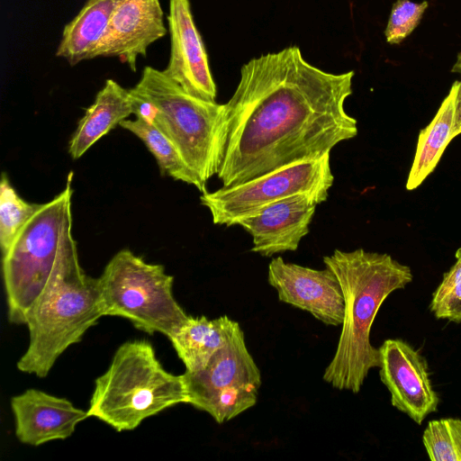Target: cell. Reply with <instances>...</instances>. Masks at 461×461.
<instances>
[{"label":"cell","mask_w":461,"mask_h":461,"mask_svg":"<svg viewBox=\"0 0 461 461\" xmlns=\"http://www.w3.org/2000/svg\"><path fill=\"white\" fill-rule=\"evenodd\" d=\"M187 402L184 375L167 372L149 340L132 339L117 348L107 370L95 379L87 413L122 432Z\"/></svg>","instance_id":"277c9868"},{"label":"cell","mask_w":461,"mask_h":461,"mask_svg":"<svg viewBox=\"0 0 461 461\" xmlns=\"http://www.w3.org/2000/svg\"><path fill=\"white\" fill-rule=\"evenodd\" d=\"M170 55L163 72L189 95L215 102L217 89L189 0H169Z\"/></svg>","instance_id":"7c38bea8"},{"label":"cell","mask_w":461,"mask_h":461,"mask_svg":"<svg viewBox=\"0 0 461 461\" xmlns=\"http://www.w3.org/2000/svg\"><path fill=\"white\" fill-rule=\"evenodd\" d=\"M318 199L302 194L286 197L262 207L240 219L241 226L252 237L251 251L269 258L295 251L310 230Z\"/></svg>","instance_id":"5bb4252c"},{"label":"cell","mask_w":461,"mask_h":461,"mask_svg":"<svg viewBox=\"0 0 461 461\" xmlns=\"http://www.w3.org/2000/svg\"><path fill=\"white\" fill-rule=\"evenodd\" d=\"M167 32L159 0H120L91 59L117 57L135 72L138 58Z\"/></svg>","instance_id":"4fadbf2b"},{"label":"cell","mask_w":461,"mask_h":461,"mask_svg":"<svg viewBox=\"0 0 461 461\" xmlns=\"http://www.w3.org/2000/svg\"><path fill=\"white\" fill-rule=\"evenodd\" d=\"M73 172L64 189L42 203L2 254L7 318L24 325L25 316L50 277L60 246L72 232Z\"/></svg>","instance_id":"8992f818"},{"label":"cell","mask_w":461,"mask_h":461,"mask_svg":"<svg viewBox=\"0 0 461 461\" xmlns=\"http://www.w3.org/2000/svg\"><path fill=\"white\" fill-rule=\"evenodd\" d=\"M461 134V80H456L429 124L420 131L406 188L420 186L432 173L448 143Z\"/></svg>","instance_id":"2e32d148"},{"label":"cell","mask_w":461,"mask_h":461,"mask_svg":"<svg viewBox=\"0 0 461 461\" xmlns=\"http://www.w3.org/2000/svg\"><path fill=\"white\" fill-rule=\"evenodd\" d=\"M188 404L221 424L253 407L261 385L260 371L240 328L203 369L184 374Z\"/></svg>","instance_id":"9c48e42d"},{"label":"cell","mask_w":461,"mask_h":461,"mask_svg":"<svg viewBox=\"0 0 461 461\" xmlns=\"http://www.w3.org/2000/svg\"><path fill=\"white\" fill-rule=\"evenodd\" d=\"M428 6L427 1L397 0L393 5L384 31L387 42L398 44L406 39L419 25Z\"/></svg>","instance_id":"cb8c5ba5"},{"label":"cell","mask_w":461,"mask_h":461,"mask_svg":"<svg viewBox=\"0 0 461 461\" xmlns=\"http://www.w3.org/2000/svg\"><path fill=\"white\" fill-rule=\"evenodd\" d=\"M379 376L391 394V403L420 425L437 411L439 397L429 378L423 356L408 342L388 339L378 348Z\"/></svg>","instance_id":"30bf717a"},{"label":"cell","mask_w":461,"mask_h":461,"mask_svg":"<svg viewBox=\"0 0 461 461\" xmlns=\"http://www.w3.org/2000/svg\"><path fill=\"white\" fill-rule=\"evenodd\" d=\"M10 403L15 436L29 446L67 439L80 421L89 418L87 411L76 407L68 399L38 389H27L13 396Z\"/></svg>","instance_id":"9a60e30c"},{"label":"cell","mask_w":461,"mask_h":461,"mask_svg":"<svg viewBox=\"0 0 461 461\" xmlns=\"http://www.w3.org/2000/svg\"><path fill=\"white\" fill-rule=\"evenodd\" d=\"M120 0H87L79 13L65 25L56 56L70 66L91 59Z\"/></svg>","instance_id":"d6986e66"},{"label":"cell","mask_w":461,"mask_h":461,"mask_svg":"<svg viewBox=\"0 0 461 461\" xmlns=\"http://www.w3.org/2000/svg\"><path fill=\"white\" fill-rule=\"evenodd\" d=\"M42 203H32L22 198L13 187L5 173L0 182V248L5 253L27 221Z\"/></svg>","instance_id":"44dd1931"},{"label":"cell","mask_w":461,"mask_h":461,"mask_svg":"<svg viewBox=\"0 0 461 461\" xmlns=\"http://www.w3.org/2000/svg\"><path fill=\"white\" fill-rule=\"evenodd\" d=\"M173 283L162 265L122 249L97 278L103 315L126 319L138 330L168 339L189 316L174 296Z\"/></svg>","instance_id":"52a82bcc"},{"label":"cell","mask_w":461,"mask_h":461,"mask_svg":"<svg viewBox=\"0 0 461 461\" xmlns=\"http://www.w3.org/2000/svg\"><path fill=\"white\" fill-rule=\"evenodd\" d=\"M334 176L330 154L297 161L230 187L202 193L200 203L212 222L228 227L278 200L307 194L321 203L329 197Z\"/></svg>","instance_id":"ba28073f"},{"label":"cell","mask_w":461,"mask_h":461,"mask_svg":"<svg viewBox=\"0 0 461 461\" xmlns=\"http://www.w3.org/2000/svg\"><path fill=\"white\" fill-rule=\"evenodd\" d=\"M267 281L277 292L280 302L310 312L326 325L342 324L344 295L330 268L314 269L277 257L268 265Z\"/></svg>","instance_id":"8fae6325"},{"label":"cell","mask_w":461,"mask_h":461,"mask_svg":"<svg viewBox=\"0 0 461 461\" xmlns=\"http://www.w3.org/2000/svg\"><path fill=\"white\" fill-rule=\"evenodd\" d=\"M137 136L155 158L161 176L194 185L206 192L204 185L185 163L175 145L156 126L140 118L125 119L119 124Z\"/></svg>","instance_id":"ffe728a7"},{"label":"cell","mask_w":461,"mask_h":461,"mask_svg":"<svg viewBox=\"0 0 461 461\" xmlns=\"http://www.w3.org/2000/svg\"><path fill=\"white\" fill-rule=\"evenodd\" d=\"M456 263L444 273L441 283L432 294V302L443 320L461 322V248L456 252Z\"/></svg>","instance_id":"603a6c76"},{"label":"cell","mask_w":461,"mask_h":461,"mask_svg":"<svg viewBox=\"0 0 461 461\" xmlns=\"http://www.w3.org/2000/svg\"><path fill=\"white\" fill-rule=\"evenodd\" d=\"M133 92L153 103V125L175 145L185 163L206 185L217 175L225 105L194 97L163 70L145 67Z\"/></svg>","instance_id":"5b68a950"},{"label":"cell","mask_w":461,"mask_h":461,"mask_svg":"<svg viewBox=\"0 0 461 461\" xmlns=\"http://www.w3.org/2000/svg\"><path fill=\"white\" fill-rule=\"evenodd\" d=\"M323 263L337 276L345 301L342 329L323 380L338 390L357 393L369 371L379 367V349L370 331L384 300L412 281L411 270L385 253L335 249Z\"/></svg>","instance_id":"7a4b0ae2"},{"label":"cell","mask_w":461,"mask_h":461,"mask_svg":"<svg viewBox=\"0 0 461 461\" xmlns=\"http://www.w3.org/2000/svg\"><path fill=\"white\" fill-rule=\"evenodd\" d=\"M452 70L461 75V53H459Z\"/></svg>","instance_id":"d4e9b609"},{"label":"cell","mask_w":461,"mask_h":461,"mask_svg":"<svg viewBox=\"0 0 461 461\" xmlns=\"http://www.w3.org/2000/svg\"><path fill=\"white\" fill-rule=\"evenodd\" d=\"M240 328L237 321L226 315L213 320L188 316L168 339L185 371L196 372L206 366Z\"/></svg>","instance_id":"ac0fdd59"},{"label":"cell","mask_w":461,"mask_h":461,"mask_svg":"<svg viewBox=\"0 0 461 461\" xmlns=\"http://www.w3.org/2000/svg\"><path fill=\"white\" fill-rule=\"evenodd\" d=\"M133 114L131 95L113 79H107L94 103L79 120L69 143L72 158H81L97 140Z\"/></svg>","instance_id":"e0dca14e"},{"label":"cell","mask_w":461,"mask_h":461,"mask_svg":"<svg viewBox=\"0 0 461 461\" xmlns=\"http://www.w3.org/2000/svg\"><path fill=\"white\" fill-rule=\"evenodd\" d=\"M104 317L97 278L80 266L72 232L64 239L47 283L25 316L27 349L17 362L23 373L48 375L58 358Z\"/></svg>","instance_id":"3957f363"},{"label":"cell","mask_w":461,"mask_h":461,"mask_svg":"<svg viewBox=\"0 0 461 461\" xmlns=\"http://www.w3.org/2000/svg\"><path fill=\"white\" fill-rule=\"evenodd\" d=\"M354 71L326 72L297 46L251 59L224 104L217 177L222 186L247 182L284 166L330 154L357 135L345 109Z\"/></svg>","instance_id":"6da1fadb"},{"label":"cell","mask_w":461,"mask_h":461,"mask_svg":"<svg viewBox=\"0 0 461 461\" xmlns=\"http://www.w3.org/2000/svg\"><path fill=\"white\" fill-rule=\"evenodd\" d=\"M422 443L432 461H461V420H429L422 434Z\"/></svg>","instance_id":"7402d4cb"}]
</instances>
